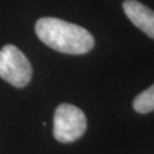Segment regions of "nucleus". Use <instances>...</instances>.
Segmentation results:
<instances>
[{
  "label": "nucleus",
  "instance_id": "f257e3e1",
  "mask_svg": "<svg viewBox=\"0 0 154 154\" xmlns=\"http://www.w3.org/2000/svg\"><path fill=\"white\" fill-rule=\"evenodd\" d=\"M35 33L45 45L64 54L82 55L93 49L95 44L88 30L55 17L37 21Z\"/></svg>",
  "mask_w": 154,
  "mask_h": 154
},
{
  "label": "nucleus",
  "instance_id": "f03ea898",
  "mask_svg": "<svg viewBox=\"0 0 154 154\" xmlns=\"http://www.w3.org/2000/svg\"><path fill=\"white\" fill-rule=\"evenodd\" d=\"M0 77L17 88L25 87L31 80V63L14 45H6L0 50Z\"/></svg>",
  "mask_w": 154,
  "mask_h": 154
},
{
  "label": "nucleus",
  "instance_id": "7ed1b4c3",
  "mask_svg": "<svg viewBox=\"0 0 154 154\" xmlns=\"http://www.w3.org/2000/svg\"><path fill=\"white\" fill-rule=\"evenodd\" d=\"M87 119L82 111L71 104L58 105L54 114V137L61 143H71L82 136Z\"/></svg>",
  "mask_w": 154,
  "mask_h": 154
},
{
  "label": "nucleus",
  "instance_id": "20e7f679",
  "mask_svg": "<svg viewBox=\"0 0 154 154\" xmlns=\"http://www.w3.org/2000/svg\"><path fill=\"white\" fill-rule=\"evenodd\" d=\"M123 11L139 30L154 39V11L136 0H126Z\"/></svg>",
  "mask_w": 154,
  "mask_h": 154
},
{
  "label": "nucleus",
  "instance_id": "39448f33",
  "mask_svg": "<svg viewBox=\"0 0 154 154\" xmlns=\"http://www.w3.org/2000/svg\"><path fill=\"white\" fill-rule=\"evenodd\" d=\"M134 110L138 113H149L154 111V85L144 90L134 99Z\"/></svg>",
  "mask_w": 154,
  "mask_h": 154
}]
</instances>
